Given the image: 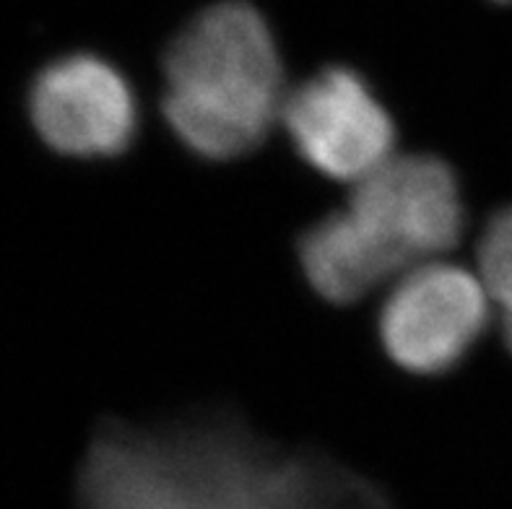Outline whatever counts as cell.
<instances>
[{
  "label": "cell",
  "mask_w": 512,
  "mask_h": 509,
  "mask_svg": "<svg viewBox=\"0 0 512 509\" xmlns=\"http://www.w3.org/2000/svg\"><path fill=\"white\" fill-rule=\"evenodd\" d=\"M81 509H388L370 481L224 419L112 424L78 476Z\"/></svg>",
  "instance_id": "1"
},
{
  "label": "cell",
  "mask_w": 512,
  "mask_h": 509,
  "mask_svg": "<svg viewBox=\"0 0 512 509\" xmlns=\"http://www.w3.org/2000/svg\"><path fill=\"white\" fill-rule=\"evenodd\" d=\"M463 232L466 200L455 169L435 154H396L351 185L344 206L307 226L299 268L320 299L344 307L445 260Z\"/></svg>",
  "instance_id": "2"
},
{
  "label": "cell",
  "mask_w": 512,
  "mask_h": 509,
  "mask_svg": "<svg viewBox=\"0 0 512 509\" xmlns=\"http://www.w3.org/2000/svg\"><path fill=\"white\" fill-rule=\"evenodd\" d=\"M284 58L271 21L250 0H214L162 52V115L206 162L253 154L281 125Z\"/></svg>",
  "instance_id": "3"
},
{
  "label": "cell",
  "mask_w": 512,
  "mask_h": 509,
  "mask_svg": "<svg viewBox=\"0 0 512 509\" xmlns=\"http://www.w3.org/2000/svg\"><path fill=\"white\" fill-rule=\"evenodd\" d=\"M281 125L307 167L344 185H357L398 154L396 120L349 65H325L289 89Z\"/></svg>",
  "instance_id": "4"
},
{
  "label": "cell",
  "mask_w": 512,
  "mask_h": 509,
  "mask_svg": "<svg viewBox=\"0 0 512 509\" xmlns=\"http://www.w3.org/2000/svg\"><path fill=\"white\" fill-rule=\"evenodd\" d=\"M492 315L479 273L435 260L388 286L377 312V338L403 372L437 377L466 359Z\"/></svg>",
  "instance_id": "5"
},
{
  "label": "cell",
  "mask_w": 512,
  "mask_h": 509,
  "mask_svg": "<svg viewBox=\"0 0 512 509\" xmlns=\"http://www.w3.org/2000/svg\"><path fill=\"white\" fill-rule=\"evenodd\" d=\"M29 117L47 149L73 159L120 156L141 125L128 76L94 52L47 63L29 89Z\"/></svg>",
  "instance_id": "6"
},
{
  "label": "cell",
  "mask_w": 512,
  "mask_h": 509,
  "mask_svg": "<svg viewBox=\"0 0 512 509\" xmlns=\"http://www.w3.org/2000/svg\"><path fill=\"white\" fill-rule=\"evenodd\" d=\"M476 273L500 320L505 346L512 351V206L487 221L476 245Z\"/></svg>",
  "instance_id": "7"
},
{
  "label": "cell",
  "mask_w": 512,
  "mask_h": 509,
  "mask_svg": "<svg viewBox=\"0 0 512 509\" xmlns=\"http://www.w3.org/2000/svg\"><path fill=\"white\" fill-rule=\"evenodd\" d=\"M494 6H512V0H489Z\"/></svg>",
  "instance_id": "8"
}]
</instances>
